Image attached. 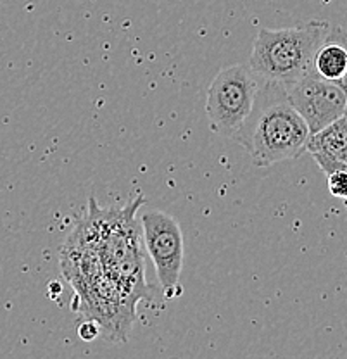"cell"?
Wrapping results in <instances>:
<instances>
[{
	"label": "cell",
	"mask_w": 347,
	"mask_h": 359,
	"mask_svg": "<svg viewBox=\"0 0 347 359\" xmlns=\"http://www.w3.org/2000/svg\"><path fill=\"white\" fill-rule=\"evenodd\" d=\"M144 204L140 194L123 209H100L92 197L87 218L71 235L90 247L102 268L139 301L151 299L140 247V223L137 222V211Z\"/></svg>",
	"instance_id": "1"
},
{
	"label": "cell",
	"mask_w": 347,
	"mask_h": 359,
	"mask_svg": "<svg viewBox=\"0 0 347 359\" xmlns=\"http://www.w3.org/2000/svg\"><path fill=\"white\" fill-rule=\"evenodd\" d=\"M309 135L308 125L290 104L287 90L261 80L251 116L235 142L247 151L254 166L268 168L301 157Z\"/></svg>",
	"instance_id": "2"
},
{
	"label": "cell",
	"mask_w": 347,
	"mask_h": 359,
	"mask_svg": "<svg viewBox=\"0 0 347 359\" xmlns=\"http://www.w3.org/2000/svg\"><path fill=\"white\" fill-rule=\"evenodd\" d=\"M330 32L327 21H309L296 28H259L247 65L263 81L287 90L313 71L316 50Z\"/></svg>",
	"instance_id": "3"
},
{
	"label": "cell",
	"mask_w": 347,
	"mask_h": 359,
	"mask_svg": "<svg viewBox=\"0 0 347 359\" xmlns=\"http://www.w3.org/2000/svg\"><path fill=\"white\" fill-rule=\"evenodd\" d=\"M259 83L261 78L249 65L223 67L207 90L209 128L235 140L251 116Z\"/></svg>",
	"instance_id": "4"
},
{
	"label": "cell",
	"mask_w": 347,
	"mask_h": 359,
	"mask_svg": "<svg viewBox=\"0 0 347 359\" xmlns=\"http://www.w3.org/2000/svg\"><path fill=\"white\" fill-rule=\"evenodd\" d=\"M142 233L164 295L168 299L180 297L184 294L180 280L184 268V233L180 223L161 209H147L142 215Z\"/></svg>",
	"instance_id": "5"
},
{
	"label": "cell",
	"mask_w": 347,
	"mask_h": 359,
	"mask_svg": "<svg viewBox=\"0 0 347 359\" xmlns=\"http://www.w3.org/2000/svg\"><path fill=\"white\" fill-rule=\"evenodd\" d=\"M287 97L311 135L346 116V85L327 80L316 71H309L290 85Z\"/></svg>",
	"instance_id": "6"
},
{
	"label": "cell",
	"mask_w": 347,
	"mask_h": 359,
	"mask_svg": "<svg viewBox=\"0 0 347 359\" xmlns=\"http://www.w3.org/2000/svg\"><path fill=\"white\" fill-rule=\"evenodd\" d=\"M306 152L313 156L325 175L347 170V119L339 118L320 132L309 135Z\"/></svg>",
	"instance_id": "7"
},
{
	"label": "cell",
	"mask_w": 347,
	"mask_h": 359,
	"mask_svg": "<svg viewBox=\"0 0 347 359\" xmlns=\"http://www.w3.org/2000/svg\"><path fill=\"white\" fill-rule=\"evenodd\" d=\"M313 71L327 80L346 85L347 50L344 29L332 28L330 35L316 50L315 59H313Z\"/></svg>",
	"instance_id": "8"
},
{
	"label": "cell",
	"mask_w": 347,
	"mask_h": 359,
	"mask_svg": "<svg viewBox=\"0 0 347 359\" xmlns=\"http://www.w3.org/2000/svg\"><path fill=\"white\" fill-rule=\"evenodd\" d=\"M328 177V190L337 199H346L347 196V173L346 171H334L327 175Z\"/></svg>",
	"instance_id": "9"
},
{
	"label": "cell",
	"mask_w": 347,
	"mask_h": 359,
	"mask_svg": "<svg viewBox=\"0 0 347 359\" xmlns=\"http://www.w3.org/2000/svg\"><path fill=\"white\" fill-rule=\"evenodd\" d=\"M78 335H80V339L85 340V342H92V340H95L97 337L100 335L99 323L93 320L83 321V323L78 327Z\"/></svg>",
	"instance_id": "10"
}]
</instances>
